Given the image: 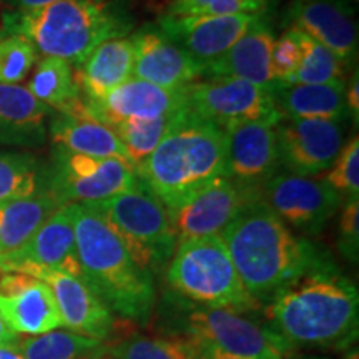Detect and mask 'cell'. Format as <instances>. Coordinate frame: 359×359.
<instances>
[{
	"label": "cell",
	"instance_id": "d6986e66",
	"mask_svg": "<svg viewBox=\"0 0 359 359\" xmlns=\"http://www.w3.org/2000/svg\"><path fill=\"white\" fill-rule=\"evenodd\" d=\"M133 79L163 88H183L205 75L203 65L175 45L156 25H145L133 35Z\"/></svg>",
	"mask_w": 359,
	"mask_h": 359
},
{
	"label": "cell",
	"instance_id": "74e56055",
	"mask_svg": "<svg viewBox=\"0 0 359 359\" xmlns=\"http://www.w3.org/2000/svg\"><path fill=\"white\" fill-rule=\"evenodd\" d=\"M338 248L349 262H358L359 253V198L346 200L339 218Z\"/></svg>",
	"mask_w": 359,
	"mask_h": 359
},
{
	"label": "cell",
	"instance_id": "8992f818",
	"mask_svg": "<svg viewBox=\"0 0 359 359\" xmlns=\"http://www.w3.org/2000/svg\"><path fill=\"white\" fill-rule=\"evenodd\" d=\"M228 308L195 304L165 291L160 304L163 334L191 338L245 359H285L291 353L264 323Z\"/></svg>",
	"mask_w": 359,
	"mask_h": 359
},
{
	"label": "cell",
	"instance_id": "7a4b0ae2",
	"mask_svg": "<svg viewBox=\"0 0 359 359\" xmlns=\"http://www.w3.org/2000/svg\"><path fill=\"white\" fill-rule=\"evenodd\" d=\"M219 238L259 306H268L290 283L331 258L308 238L296 236L263 198L241 210Z\"/></svg>",
	"mask_w": 359,
	"mask_h": 359
},
{
	"label": "cell",
	"instance_id": "7402d4cb",
	"mask_svg": "<svg viewBox=\"0 0 359 359\" xmlns=\"http://www.w3.org/2000/svg\"><path fill=\"white\" fill-rule=\"evenodd\" d=\"M52 110L27 87L0 83V145L40 148L47 142V118Z\"/></svg>",
	"mask_w": 359,
	"mask_h": 359
},
{
	"label": "cell",
	"instance_id": "d590c367",
	"mask_svg": "<svg viewBox=\"0 0 359 359\" xmlns=\"http://www.w3.org/2000/svg\"><path fill=\"white\" fill-rule=\"evenodd\" d=\"M264 6V0H172L168 13L178 17L236 15L262 13Z\"/></svg>",
	"mask_w": 359,
	"mask_h": 359
},
{
	"label": "cell",
	"instance_id": "f6af8a7d",
	"mask_svg": "<svg viewBox=\"0 0 359 359\" xmlns=\"http://www.w3.org/2000/svg\"><path fill=\"white\" fill-rule=\"evenodd\" d=\"M303 359H323V358H303Z\"/></svg>",
	"mask_w": 359,
	"mask_h": 359
},
{
	"label": "cell",
	"instance_id": "4dcf8cb0",
	"mask_svg": "<svg viewBox=\"0 0 359 359\" xmlns=\"http://www.w3.org/2000/svg\"><path fill=\"white\" fill-rule=\"evenodd\" d=\"M178 114L160 116V118L154 120H116V122H110L107 127L122 142L123 148L128 154L130 163L137 170L148 156L154 154L155 148L160 145L161 138L167 135Z\"/></svg>",
	"mask_w": 359,
	"mask_h": 359
},
{
	"label": "cell",
	"instance_id": "f1b7e54d",
	"mask_svg": "<svg viewBox=\"0 0 359 359\" xmlns=\"http://www.w3.org/2000/svg\"><path fill=\"white\" fill-rule=\"evenodd\" d=\"M114 359H198L200 343L185 336L132 334L105 341Z\"/></svg>",
	"mask_w": 359,
	"mask_h": 359
},
{
	"label": "cell",
	"instance_id": "8d00e7d4",
	"mask_svg": "<svg viewBox=\"0 0 359 359\" xmlns=\"http://www.w3.org/2000/svg\"><path fill=\"white\" fill-rule=\"evenodd\" d=\"M302 45H299L298 35L293 27H290L280 39H275L271 55H269V69L275 82L286 83L293 77L302 62Z\"/></svg>",
	"mask_w": 359,
	"mask_h": 359
},
{
	"label": "cell",
	"instance_id": "ee69618b",
	"mask_svg": "<svg viewBox=\"0 0 359 359\" xmlns=\"http://www.w3.org/2000/svg\"><path fill=\"white\" fill-rule=\"evenodd\" d=\"M346 359H359V354H358V348H354V349H351V351H349V353L346 354Z\"/></svg>",
	"mask_w": 359,
	"mask_h": 359
},
{
	"label": "cell",
	"instance_id": "e0dca14e",
	"mask_svg": "<svg viewBox=\"0 0 359 359\" xmlns=\"http://www.w3.org/2000/svg\"><path fill=\"white\" fill-rule=\"evenodd\" d=\"M183 109H187L185 87L163 88L145 80L130 79L98 102L85 100L82 118L109 125L125 118L154 120L178 114Z\"/></svg>",
	"mask_w": 359,
	"mask_h": 359
},
{
	"label": "cell",
	"instance_id": "484cf974",
	"mask_svg": "<svg viewBox=\"0 0 359 359\" xmlns=\"http://www.w3.org/2000/svg\"><path fill=\"white\" fill-rule=\"evenodd\" d=\"M48 128L55 147L72 154L130 161L118 137L97 120L57 114L52 116Z\"/></svg>",
	"mask_w": 359,
	"mask_h": 359
},
{
	"label": "cell",
	"instance_id": "60d3db41",
	"mask_svg": "<svg viewBox=\"0 0 359 359\" xmlns=\"http://www.w3.org/2000/svg\"><path fill=\"white\" fill-rule=\"evenodd\" d=\"M12 344H20L19 336L8 327V325L4 320L2 313H0V346H12Z\"/></svg>",
	"mask_w": 359,
	"mask_h": 359
},
{
	"label": "cell",
	"instance_id": "30bf717a",
	"mask_svg": "<svg viewBox=\"0 0 359 359\" xmlns=\"http://www.w3.org/2000/svg\"><path fill=\"white\" fill-rule=\"evenodd\" d=\"M187 109L223 130L238 123H268L276 127L283 116L269 88L245 80L210 77L185 87Z\"/></svg>",
	"mask_w": 359,
	"mask_h": 359
},
{
	"label": "cell",
	"instance_id": "83f0119b",
	"mask_svg": "<svg viewBox=\"0 0 359 359\" xmlns=\"http://www.w3.org/2000/svg\"><path fill=\"white\" fill-rule=\"evenodd\" d=\"M29 92L57 114L82 116L85 100L75 82L74 69L65 60L43 57L35 67Z\"/></svg>",
	"mask_w": 359,
	"mask_h": 359
},
{
	"label": "cell",
	"instance_id": "2e32d148",
	"mask_svg": "<svg viewBox=\"0 0 359 359\" xmlns=\"http://www.w3.org/2000/svg\"><path fill=\"white\" fill-rule=\"evenodd\" d=\"M224 178L245 190L262 195L263 187L280 168L275 127L259 122L238 123L224 128Z\"/></svg>",
	"mask_w": 359,
	"mask_h": 359
},
{
	"label": "cell",
	"instance_id": "3957f363",
	"mask_svg": "<svg viewBox=\"0 0 359 359\" xmlns=\"http://www.w3.org/2000/svg\"><path fill=\"white\" fill-rule=\"evenodd\" d=\"M82 278L123 320L147 325L156 303L154 275L138 266L92 203H70Z\"/></svg>",
	"mask_w": 359,
	"mask_h": 359
},
{
	"label": "cell",
	"instance_id": "ac0fdd59",
	"mask_svg": "<svg viewBox=\"0 0 359 359\" xmlns=\"http://www.w3.org/2000/svg\"><path fill=\"white\" fill-rule=\"evenodd\" d=\"M37 280L48 286L55 299L62 326L97 341H109L115 333L114 311L80 276L62 271H40Z\"/></svg>",
	"mask_w": 359,
	"mask_h": 359
},
{
	"label": "cell",
	"instance_id": "7c38bea8",
	"mask_svg": "<svg viewBox=\"0 0 359 359\" xmlns=\"http://www.w3.org/2000/svg\"><path fill=\"white\" fill-rule=\"evenodd\" d=\"M275 130L280 167L298 177L326 172L343 148V122L283 118Z\"/></svg>",
	"mask_w": 359,
	"mask_h": 359
},
{
	"label": "cell",
	"instance_id": "e575fe53",
	"mask_svg": "<svg viewBox=\"0 0 359 359\" xmlns=\"http://www.w3.org/2000/svg\"><path fill=\"white\" fill-rule=\"evenodd\" d=\"M323 182L339 193L341 198H359V140L354 135L348 145L341 148Z\"/></svg>",
	"mask_w": 359,
	"mask_h": 359
},
{
	"label": "cell",
	"instance_id": "9c48e42d",
	"mask_svg": "<svg viewBox=\"0 0 359 359\" xmlns=\"http://www.w3.org/2000/svg\"><path fill=\"white\" fill-rule=\"evenodd\" d=\"M137 183V170L130 161L72 154L60 147H55L52 165L43 172V187L62 205L98 203Z\"/></svg>",
	"mask_w": 359,
	"mask_h": 359
},
{
	"label": "cell",
	"instance_id": "d4e9b609",
	"mask_svg": "<svg viewBox=\"0 0 359 359\" xmlns=\"http://www.w3.org/2000/svg\"><path fill=\"white\" fill-rule=\"evenodd\" d=\"M0 313L15 334L39 336L62 326L50 288L37 278L19 293L7 298L0 296Z\"/></svg>",
	"mask_w": 359,
	"mask_h": 359
},
{
	"label": "cell",
	"instance_id": "f546056e",
	"mask_svg": "<svg viewBox=\"0 0 359 359\" xmlns=\"http://www.w3.org/2000/svg\"><path fill=\"white\" fill-rule=\"evenodd\" d=\"M24 359H103L107 344L72 331H48L20 341Z\"/></svg>",
	"mask_w": 359,
	"mask_h": 359
},
{
	"label": "cell",
	"instance_id": "ab89813d",
	"mask_svg": "<svg viewBox=\"0 0 359 359\" xmlns=\"http://www.w3.org/2000/svg\"><path fill=\"white\" fill-rule=\"evenodd\" d=\"M55 2H60V0H8L12 11H20V12L35 11V8L47 7V6H50V4H55Z\"/></svg>",
	"mask_w": 359,
	"mask_h": 359
},
{
	"label": "cell",
	"instance_id": "277c9868",
	"mask_svg": "<svg viewBox=\"0 0 359 359\" xmlns=\"http://www.w3.org/2000/svg\"><path fill=\"white\" fill-rule=\"evenodd\" d=\"M132 29V15L116 0H60L35 11L6 12L0 39L20 35L43 57L79 69L98 45Z\"/></svg>",
	"mask_w": 359,
	"mask_h": 359
},
{
	"label": "cell",
	"instance_id": "5bb4252c",
	"mask_svg": "<svg viewBox=\"0 0 359 359\" xmlns=\"http://www.w3.org/2000/svg\"><path fill=\"white\" fill-rule=\"evenodd\" d=\"M263 198L238 187L228 178H218L178 208L167 210L177 245L196 238L219 236L241 210Z\"/></svg>",
	"mask_w": 359,
	"mask_h": 359
},
{
	"label": "cell",
	"instance_id": "b9f144b4",
	"mask_svg": "<svg viewBox=\"0 0 359 359\" xmlns=\"http://www.w3.org/2000/svg\"><path fill=\"white\" fill-rule=\"evenodd\" d=\"M198 359H245V358L233 356V354H228V353L219 351V349L210 346V344L200 343Z\"/></svg>",
	"mask_w": 359,
	"mask_h": 359
},
{
	"label": "cell",
	"instance_id": "cb8c5ba5",
	"mask_svg": "<svg viewBox=\"0 0 359 359\" xmlns=\"http://www.w3.org/2000/svg\"><path fill=\"white\" fill-rule=\"evenodd\" d=\"M283 118H318L344 122L348 107L344 100L346 82L303 85L275 82L269 88Z\"/></svg>",
	"mask_w": 359,
	"mask_h": 359
},
{
	"label": "cell",
	"instance_id": "9a60e30c",
	"mask_svg": "<svg viewBox=\"0 0 359 359\" xmlns=\"http://www.w3.org/2000/svg\"><path fill=\"white\" fill-rule=\"evenodd\" d=\"M262 13H236V15H193L160 17L156 27L195 58L203 69L228 52L251 29Z\"/></svg>",
	"mask_w": 359,
	"mask_h": 359
},
{
	"label": "cell",
	"instance_id": "d6a6232c",
	"mask_svg": "<svg viewBox=\"0 0 359 359\" xmlns=\"http://www.w3.org/2000/svg\"><path fill=\"white\" fill-rule=\"evenodd\" d=\"M43 172L30 154L0 150V203L37 193L43 188Z\"/></svg>",
	"mask_w": 359,
	"mask_h": 359
},
{
	"label": "cell",
	"instance_id": "836d02e7",
	"mask_svg": "<svg viewBox=\"0 0 359 359\" xmlns=\"http://www.w3.org/2000/svg\"><path fill=\"white\" fill-rule=\"evenodd\" d=\"M37 62V50L20 35L0 39V83L19 85Z\"/></svg>",
	"mask_w": 359,
	"mask_h": 359
},
{
	"label": "cell",
	"instance_id": "7bdbcfd3",
	"mask_svg": "<svg viewBox=\"0 0 359 359\" xmlns=\"http://www.w3.org/2000/svg\"><path fill=\"white\" fill-rule=\"evenodd\" d=\"M0 359H24V354L20 351V344L0 346Z\"/></svg>",
	"mask_w": 359,
	"mask_h": 359
},
{
	"label": "cell",
	"instance_id": "ba28073f",
	"mask_svg": "<svg viewBox=\"0 0 359 359\" xmlns=\"http://www.w3.org/2000/svg\"><path fill=\"white\" fill-rule=\"evenodd\" d=\"M92 205L114 228L138 266L151 275L167 269L177 238L167 208L140 180L132 190Z\"/></svg>",
	"mask_w": 359,
	"mask_h": 359
},
{
	"label": "cell",
	"instance_id": "52a82bcc",
	"mask_svg": "<svg viewBox=\"0 0 359 359\" xmlns=\"http://www.w3.org/2000/svg\"><path fill=\"white\" fill-rule=\"evenodd\" d=\"M167 283L172 293L195 304L240 313L262 308L246 291L219 236L178 243L168 263Z\"/></svg>",
	"mask_w": 359,
	"mask_h": 359
},
{
	"label": "cell",
	"instance_id": "f35d334b",
	"mask_svg": "<svg viewBox=\"0 0 359 359\" xmlns=\"http://www.w3.org/2000/svg\"><path fill=\"white\" fill-rule=\"evenodd\" d=\"M344 100H346L348 114L354 120V123H358L359 120V74L358 70L354 72L351 82H349V88L344 93Z\"/></svg>",
	"mask_w": 359,
	"mask_h": 359
},
{
	"label": "cell",
	"instance_id": "5b68a950",
	"mask_svg": "<svg viewBox=\"0 0 359 359\" xmlns=\"http://www.w3.org/2000/svg\"><path fill=\"white\" fill-rule=\"evenodd\" d=\"M224 163V130L183 109L154 154L137 168V177L165 208L173 210L223 178Z\"/></svg>",
	"mask_w": 359,
	"mask_h": 359
},
{
	"label": "cell",
	"instance_id": "ffe728a7",
	"mask_svg": "<svg viewBox=\"0 0 359 359\" xmlns=\"http://www.w3.org/2000/svg\"><path fill=\"white\" fill-rule=\"evenodd\" d=\"M286 19L348 65L356 58L358 24L346 0H294Z\"/></svg>",
	"mask_w": 359,
	"mask_h": 359
},
{
	"label": "cell",
	"instance_id": "8fae6325",
	"mask_svg": "<svg viewBox=\"0 0 359 359\" xmlns=\"http://www.w3.org/2000/svg\"><path fill=\"white\" fill-rule=\"evenodd\" d=\"M263 200L286 226L318 235L341 206V195L323 180L276 173L263 187Z\"/></svg>",
	"mask_w": 359,
	"mask_h": 359
},
{
	"label": "cell",
	"instance_id": "44dd1931",
	"mask_svg": "<svg viewBox=\"0 0 359 359\" xmlns=\"http://www.w3.org/2000/svg\"><path fill=\"white\" fill-rule=\"evenodd\" d=\"M275 34L263 17L233 45L228 52L205 67L208 77H226L245 80L263 88H271L275 79L269 69Z\"/></svg>",
	"mask_w": 359,
	"mask_h": 359
},
{
	"label": "cell",
	"instance_id": "7dc6e473",
	"mask_svg": "<svg viewBox=\"0 0 359 359\" xmlns=\"http://www.w3.org/2000/svg\"><path fill=\"white\" fill-rule=\"evenodd\" d=\"M264 2H266V0H264Z\"/></svg>",
	"mask_w": 359,
	"mask_h": 359
},
{
	"label": "cell",
	"instance_id": "1f68e13d",
	"mask_svg": "<svg viewBox=\"0 0 359 359\" xmlns=\"http://www.w3.org/2000/svg\"><path fill=\"white\" fill-rule=\"evenodd\" d=\"M294 29V27H293ZM302 45V62L298 69L286 83H303V85H323L344 82V74L348 70V64L344 60L326 48L325 45L303 34L302 30L294 29Z\"/></svg>",
	"mask_w": 359,
	"mask_h": 359
},
{
	"label": "cell",
	"instance_id": "4316f807",
	"mask_svg": "<svg viewBox=\"0 0 359 359\" xmlns=\"http://www.w3.org/2000/svg\"><path fill=\"white\" fill-rule=\"evenodd\" d=\"M62 206L45 187L30 196L0 203V257L24 246Z\"/></svg>",
	"mask_w": 359,
	"mask_h": 359
},
{
	"label": "cell",
	"instance_id": "6da1fadb",
	"mask_svg": "<svg viewBox=\"0 0 359 359\" xmlns=\"http://www.w3.org/2000/svg\"><path fill=\"white\" fill-rule=\"evenodd\" d=\"M264 318L291 351L344 349L358 338L359 294L330 258L280 291L264 306Z\"/></svg>",
	"mask_w": 359,
	"mask_h": 359
},
{
	"label": "cell",
	"instance_id": "603a6c76",
	"mask_svg": "<svg viewBox=\"0 0 359 359\" xmlns=\"http://www.w3.org/2000/svg\"><path fill=\"white\" fill-rule=\"evenodd\" d=\"M135 50L128 37L103 42L74 70L82 97L87 102H98L111 90L133 79Z\"/></svg>",
	"mask_w": 359,
	"mask_h": 359
},
{
	"label": "cell",
	"instance_id": "bcb514c9",
	"mask_svg": "<svg viewBox=\"0 0 359 359\" xmlns=\"http://www.w3.org/2000/svg\"><path fill=\"white\" fill-rule=\"evenodd\" d=\"M0 2H2V0H0Z\"/></svg>",
	"mask_w": 359,
	"mask_h": 359
},
{
	"label": "cell",
	"instance_id": "4fadbf2b",
	"mask_svg": "<svg viewBox=\"0 0 359 359\" xmlns=\"http://www.w3.org/2000/svg\"><path fill=\"white\" fill-rule=\"evenodd\" d=\"M45 269L82 278L75 248L72 205L58 208L24 246L0 257V275L24 273L35 278Z\"/></svg>",
	"mask_w": 359,
	"mask_h": 359
}]
</instances>
